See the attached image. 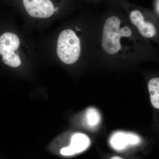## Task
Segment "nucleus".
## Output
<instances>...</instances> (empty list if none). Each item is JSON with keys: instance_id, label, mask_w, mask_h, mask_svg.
<instances>
[{"instance_id": "obj_8", "label": "nucleus", "mask_w": 159, "mask_h": 159, "mask_svg": "<svg viewBox=\"0 0 159 159\" xmlns=\"http://www.w3.org/2000/svg\"><path fill=\"white\" fill-rule=\"evenodd\" d=\"M148 89L152 104L155 108L159 109V77H155L149 80Z\"/></svg>"}, {"instance_id": "obj_2", "label": "nucleus", "mask_w": 159, "mask_h": 159, "mask_svg": "<svg viewBox=\"0 0 159 159\" xmlns=\"http://www.w3.org/2000/svg\"><path fill=\"white\" fill-rule=\"evenodd\" d=\"M81 40L74 30L65 29L57 39V54L60 60L67 65L78 61L81 55Z\"/></svg>"}, {"instance_id": "obj_5", "label": "nucleus", "mask_w": 159, "mask_h": 159, "mask_svg": "<svg viewBox=\"0 0 159 159\" xmlns=\"http://www.w3.org/2000/svg\"><path fill=\"white\" fill-rule=\"evenodd\" d=\"M90 145V140L88 136L82 133L74 134L71 137L70 144L61 148V154L64 156H71L86 150Z\"/></svg>"}, {"instance_id": "obj_6", "label": "nucleus", "mask_w": 159, "mask_h": 159, "mask_svg": "<svg viewBox=\"0 0 159 159\" xmlns=\"http://www.w3.org/2000/svg\"><path fill=\"white\" fill-rule=\"evenodd\" d=\"M140 142L139 137L135 134L118 132L111 137L110 143L114 149L121 151L128 146L138 145Z\"/></svg>"}, {"instance_id": "obj_4", "label": "nucleus", "mask_w": 159, "mask_h": 159, "mask_svg": "<svg viewBox=\"0 0 159 159\" xmlns=\"http://www.w3.org/2000/svg\"><path fill=\"white\" fill-rule=\"evenodd\" d=\"M23 2L26 11L32 17L47 18L58 10L51 0H23Z\"/></svg>"}, {"instance_id": "obj_10", "label": "nucleus", "mask_w": 159, "mask_h": 159, "mask_svg": "<svg viewBox=\"0 0 159 159\" xmlns=\"http://www.w3.org/2000/svg\"><path fill=\"white\" fill-rule=\"evenodd\" d=\"M155 10L157 13L159 15V0H156V1Z\"/></svg>"}, {"instance_id": "obj_3", "label": "nucleus", "mask_w": 159, "mask_h": 159, "mask_svg": "<svg viewBox=\"0 0 159 159\" xmlns=\"http://www.w3.org/2000/svg\"><path fill=\"white\" fill-rule=\"evenodd\" d=\"M128 17L129 21L142 38L159 44V24L155 18L135 8L129 11Z\"/></svg>"}, {"instance_id": "obj_9", "label": "nucleus", "mask_w": 159, "mask_h": 159, "mask_svg": "<svg viewBox=\"0 0 159 159\" xmlns=\"http://www.w3.org/2000/svg\"><path fill=\"white\" fill-rule=\"evenodd\" d=\"M85 118L86 122L91 127L96 126L100 122V114L98 111L93 107H90L86 111Z\"/></svg>"}, {"instance_id": "obj_7", "label": "nucleus", "mask_w": 159, "mask_h": 159, "mask_svg": "<svg viewBox=\"0 0 159 159\" xmlns=\"http://www.w3.org/2000/svg\"><path fill=\"white\" fill-rule=\"evenodd\" d=\"M20 40L16 34L6 32L0 36V55L7 56L16 54L19 47Z\"/></svg>"}, {"instance_id": "obj_11", "label": "nucleus", "mask_w": 159, "mask_h": 159, "mask_svg": "<svg viewBox=\"0 0 159 159\" xmlns=\"http://www.w3.org/2000/svg\"><path fill=\"white\" fill-rule=\"evenodd\" d=\"M110 159H123L122 158L118 156H115L112 157Z\"/></svg>"}, {"instance_id": "obj_1", "label": "nucleus", "mask_w": 159, "mask_h": 159, "mask_svg": "<svg viewBox=\"0 0 159 159\" xmlns=\"http://www.w3.org/2000/svg\"><path fill=\"white\" fill-rule=\"evenodd\" d=\"M98 31L99 60L129 63L151 54L148 41L139 35L128 19L110 15L99 23Z\"/></svg>"}]
</instances>
